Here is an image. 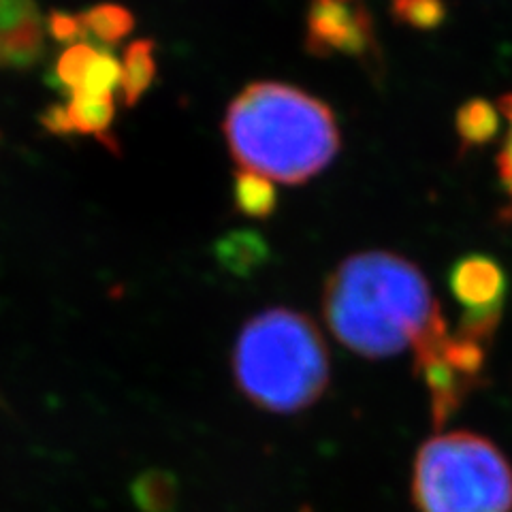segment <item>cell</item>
<instances>
[{"instance_id": "obj_1", "label": "cell", "mask_w": 512, "mask_h": 512, "mask_svg": "<svg viewBox=\"0 0 512 512\" xmlns=\"http://www.w3.org/2000/svg\"><path fill=\"white\" fill-rule=\"evenodd\" d=\"M323 306L331 333L365 359L399 355L440 312L423 271L391 252H361L340 263Z\"/></svg>"}, {"instance_id": "obj_2", "label": "cell", "mask_w": 512, "mask_h": 512, "mask_svg": "<svg viewBox=\"0 0 512 512\" xmlns=\"http://www.w3.org/2000/svg\"><path fill=\"white\" fill-rule=\"evenodd\" d=\"M224 137L242 171L282 184L314 178L340 150L331 109L276 82L250 84L237 94L224 116Z\"/></svg>"}, {"instance_id": "obj_3", "label": "cell", "mask_w": 512, "mask_h": 512, "mask_svg": "<svg viewBox=\"0 0 512 512\" xmlns=\"http://www.w3.org/2000/svg\"><path fill=\"white\" fill-rule=\"evenodd\" d=\"M237 387L254 406L299 412L329 384V352L308 316L274 308L244 325L233 350Z\"/></svg>"}, {"instance_id": "obj_4", "label": "cell", "mask_w": 512, "mask_h": 512, "mask_svg": "<svg viewBox=\"0 0 512 512\" xmlns=\"http://www.w3.org/2000/svg\"><path fill=\"white\" fill-rule=\"evenodd\" d=\"M412 500L419 512H512V468L483 436L442 434L416 453Z\"/></svg>"}, {"instance_id": "obj_5", "label": "cell", "mask_w": 512, "mask_h": 512, "mask_svg": "<svg viewBox=\"0 0 512 512\" xmlns=\"http://www.w3.org/2000/svg\"><path fill=\"white\" fill-rule=\"evenodd\" d=\"M414 346V374L429 393L431 419L440 429L453 419L483 378L487 346L448 333L442 312L423 329Z\"/></svg>"}, {"instance_id": "obj_6", "label": "cell", "mask_w": 512, "mask_h": 512, "mask_svg": "<svg viewBox=\"0 0 512 512\" xmlns=\"http://www.w3.org/2000/svg\"><path fill=\"white\" fill-rule=\"evenodd\" d=\"M308 50L320 56L372 54L374 26L363 0H310Z\"/></svg>"}, {"instance_id": "obj_7", "label": "cell", "mask_w": 512, "mask_h": 512, "mask_svg": "<svg viewBox=\"0 0 512 512\" xmlns=\"http://www.w3.org/2000/svg\"><path fill=\"white\" fill-rule=\"evenodd\" d=\"M448 286L463 306V312L504 310L508 278L500 263L491 256H463L448 274Z\"/></svg>"}, {"instance_id": "obj_8", "label": "cell", "mask_w": 512, "mask_h": 512, "mask_svg": "<svg viewBox=\"0 0 512 512\" xmlns=\"http://www.w3.org/2000/svg\"><path fill=\"white\" fill-rule=\"evenodd\" d=\"M131 495L139 512H175L180 504V483L167 470H148L133 480Z\"/></svg>"}, {"instance_id": "obj_9", "label": "cell", "mask_w": 512, "mask_h": 512, "mask_svg": "<svg viewBox=\"0 0 512 512\" xmlns=\"http://www.w3.org/2000/svg\"><path fill=\"white\" fill-rule=\"evenodd\" d=\"M218 259L224 269L235 276H250L267 261V248L259 235L254 233H233L218 244Z\"/></svg>"}, {"instance_id": "obj_10", "label": "cell", "mask_w": 512, "mask_h": 512, "mask_svg": "<svg viewBox=\"0 0 512 512\" xmlns=\"http://www.w3.org/2000/svg\"><path fill=\"white\" fill-rule=\"evenodd\" d=\"M235 203L250 218H265L274 212L276 190L269 180L248 171H239L235 180Z\"/></svg>"}, {"instance_id": "obj_11", "label": "cell", "mask_w": 512, "mask_h": 512, "mask_svg": "<svg viewBox=\"0 0 512 512\" xmlns=\"http://www.w3.org/2000/svg\"><path fill=\"white\" fill-rule=\"evenodd\" d=\"M459 135L466 143H485L498 133V114L495 107L485 101H472L463 105L457 118Z\"/></svg>"}, {"instance_id": "obj_12", "label": "cell", "mask_w": 512, "mask_h": 512, "mask_svg": "<svg viewBox=\"0 0 512 512\" xmlns=\"http://www.w3.org/2000/svg\"><path fill=\"white\" fill-rule=\"evenodd\" d=\"M395 15L416 28H431L442 22L444 7L440 0H393Z\"/></svg>"}, {"instance_id": "obj_13", "label": "cell", "mask_w": 512, "mask_h": 512, "mask_svg": "<svg viewBox=\"0 0 512 512\" xmlns=\"http://www.w3.org/2000/svg\"><path fill=\"white\" fill-rule=\"evenodd\" d=\"M500 114L506 120V137L498 156V169H500V180L512 199V92L506 94L500 101Z\"/></svg>"}]
</instances>
